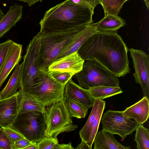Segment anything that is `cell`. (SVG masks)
<instances>
[{"instance_id": "484cf974", "label": "cell", "mask_w": 149, "mask_h": 149, "mask_svg": "<svg viewBox=\"0 0 149 149\" xmlns=\"http://www.w3.org/2000/svg\"><path fill=\"white\" fill-rule=\"evenodd\" d=\"M65 102L71 117L78 119L84 118L88 113V109L81 103L72 99L65 100Z\"/></svg>"}, {"instance_id": "ba28073f", "label": "cell", "mask_w": 149, "mask_h": 149, "mask_svg": "<svg viewBox=\"0 0 149 149\" xmlns=\"http://www.w3.org/2000/svg\"><path fill=\"white\" fill-rule=\"evenodd\" d=\"M46 110L45 136L57 138L60 131L72 124L65 99L54 102Z\"/></svg>"}, {"instance_id": "8d00e7d4", "label": "cell", "mask_w": 149, "mask_h": 149, "mask_svg": "<svg viewBox=\"0 0 149 149\" xmlns=\"http://www.w3.org/2000/svg\"><path fill=\"white\" fill-rule=\"evenodd\" d=\"M37 143L32 142L24 149H37Z\"/></svg>"}, {"instance_id": "2e32d148", "label": "cell", "mask_w": 149, "mask_h": 149, "mask_svg": "<svg viewBox=\"0 0 149 149\" xmlns=\"http://www.w3.org/2000/svg\"><path fill=\"white\" fill-rule=\"evenodd\" d=\"M97 31L94 23L85 27L77 37L62 50L55 60L77 52L87 39Z\"/></svg>"}, {"instance_id": "f546056e", "label": "cell", "mask_w": 149, "mask_h": 149, "mask_svg": "<svg viewBox=\"0 0 149 149\" xmlns=\"http://www.w3.org/2000/svg\"><path fill=\"white\" fill-rule=\"evenodd\" d=\"M51 75L61 83L65 84L72 78L73 75L70 73L65 72H49Z\"/></svg>"}, {"instance_id": "9c48e42d", "label": "cell", "mask_w": 149, "mask_h": 149, "mask_svg": "<svg viewBox=\"0 0 149 149\" xmlns=\"http://www.w3.org/2000/svg\"><path fill=\"white\" fill-rule=\"evenodd\" d=\"M102 117V130L118 135L123 139L131 134L139 125L135 120L125 116L123 111L109 110L106 111Z\"/></svg>"}, {"instance_id": "e575fe53", "label": "cell", "mask_w": 149, "mask_h": 149, "mask_svg": "<svg viewBox=\"0 0 149 149\" xmlns=\"http://www.w3.org/2000/svg\"><path fill=\"white\" fill-rule=\"evenodd\" d=\"M75 149H90L87 143L82 140H81V143L79 144Z\"/></svg>"}, {"instance_id": "ffe728a7", "label": "cell", "mask_w": 149, "mask_h": 149, "mask_svg": "<svg viewBox=\"0 0 149 149\" xmlns=\"http://www.w3.org/2000/svg\"><path fill=\"white\" fill-rule=\"evenodd\" d=\"M21 75V65L18 63L6 86L0 92V100L10 97L17 93V89L20 87Z\"/></svg>"}, {"instance_id": "4fadbf2b", "label": "cell", "mask_w": 149, "mask_h": 149, "mask_svg": "<svg viewBox=\"0 0 149 149\" xmlns=\"http://www.w3.org/2000/svg\"><path fill=\"white\" fill-rule=\"evenodd\" d=\"M65 99H72L79 102L88 109L92 107L94 100L88 90L80 87L71 79L65 84L64 91Z\"/></svg>"}, {"instance_id": "83f0119b", "label": "cell", "mask_w": 149, "mask_h": 149, "mask_svg": "<svg viewBox=\"0 0 149 149\" xmlns=\"http://www.w3.org/2000/svg\"><path fill=\"white\" fill-rule=\"evenodd\" d=\"M58 144L57 138L45 136L37 143V149H56Z\"/></svg>"}, {"instance_id": "277c9868", "label": "cell", "mask_w": 149, "mask_h": 149, "mask_svg": "<svg viewBox=\"0 0 149 149\" xmlns=\"http://www.w3.org/2000/svg\"><path fill=\"white\" fill-rule=\"evenodd\" d=\"M84 63L82 69L72 77L86 89L99 86H119L118 77L104 66L93 60Z\"/></svg>"}, {"instance_id": "f35d334b", "label": "cell", "mask_w": 149, "mask_h": 149, "mask_svg": "<svg viewBox=\"0 0 149 149\" xmlns=\"http://www.w3.org/2000/svg\"><path fill=\"white\" fill-rule=\"evenodd\" d=\"M126 1H127V0H125Z\"/></svg>"}, {"instance_id": "1f68e13d", "label": "cell", "mask_w": 149, "mask_h": 149, "mask_svg": "<svg viewBox=\"0 0 149 149\" xmlns=\"http://www.w3.org/2000/svg\"><path fill=\"white\" fill-rule=\"evenodd\" d=\"M11 140L14 143L24 137L19 133L10 126L2 127Z\"/></svg>"}, {"instance_id": "603a6c76", "label": "cell", "mask_w": 149, "mask_h": 149, "mask_svg": "<svg viewBox=\"0 0 149 149\" xmlns=\"http://www.w3.org/2000/svg\"><path fill=\"white\" fill-rule=\"evenodd\" d=\"M106 102L103 100H99L97 109L93 121L90 136L87 144L90 149H92L95 137L97 133L102 114L105 108Z\"/></svg>"}, {"instance_id": "3957f363", "label": "cell", "mask_w": 149, "mask_h": 149, "mask_svg": "<svg viewBox=\"0 0 149 149\" xmlns=\"http://www.w3.org/2000/svg\"><path fill=\"white\" fill-rule=\"evenodd\" d=\"M86 26H79L59 32L42 33L38 63L40 70L48 71L49 65L62 50Z\"/></svg>"}, {"instance_id": "4dcf8cb0", "label": "cell", "mask_w": 149, "mask_h": 149, "mask_svg": "<svg viewBox=\"0 0 149 149\" xmlns=\"http://www.w3.org/2000/svg\"><path fill=\"white\" fill-rule=\"evenodd\" d=\"M12 41L8 39L0 44V70L7 54Z\"/></svg>"}, {"instance_id": "7c38bea8", "label": "cell", "mask_w": 149, "mask_h": 149, "mask_svg": "<svg viewBox=\"0 0 149 149\" xmlns=\"http://www.w3.org/2000/svg\"><path fill=\"white\" fill-rule=\"evenodd\" d=\"M22 47V45L12 40L7 54L0 70V88L12 70L21 61Z\"/></svg>"}, {"instance_id": "ab89813d", "label": "cell", "mask_w": 149, "mask_h": 149, "mask_svg": "<svg viewBox=\"0 0 149 149\" xmlns=\"http://www.w3.org/2000/svg\"></svg>"}, {"instance_id": "8992f818", "label": "cell", "mask_w": 149, "mask_h": 149, "mask_svg": "<svg viewBox=\"0 0 149 149\" xmlns=\"http://www.w3.org/2000/svg\"><path fill=\"white\" fill-rule=\"evenodd\" d=\"M10 127L30 141L38 143L45 136V113L38 111L19 113Z\"/></svg>"}, {"instance_id": "cb8c5ba5", "label": "cell", "mask_w": 149, "mask_h": 149, "mask_svg": "<svg viewBox=\"0 0 149 149\" xmlns=\"http://www.w3.org/2000/svg\"><path fill=\"white\" fill-rule=\"evenodd\" d=\"M99 100H94L92 110L87 121L79 132L80 138L87 144L89 138L92 124L97 109Z\"/></svg>"}, {"instance_id": "44dd1931", "label": "cell", "mask_w": 149, "mask_h": 149, "mask_svg": "<svg viewBox=\"0 0 149 149\" xmlns=\"http://www.w3.org/2000/svg\"><path fill=\"white\" fill-rule=\"evenodd\" d=\"M94 24L98 31H116L124 26L126 22L118 15L106 14L102 19Z\"/></svg>"}, {"instance_id": "9a60e30c", "label": "cell", "mask_w": 149, "mask_h": 149, "mask_svg": "<svg viewBox=\"0 0 149 149\" xmlns=\"http://www.w3.org/2000/svg\"><path fill=\"white\" fill-rule=\"evenodd\" d=\"M124 115L133 119L138 124H143L147 121L149 116L148 97H143L134 104L123 111Z\"/></svg>"}, {"instance_id": "30bf717a", "label": "cell", "mask_w": 149, "mask_h": 149, "mask_svg": "<svg viewBox=\"0 0 149 149\" xmlns=\"http://www.w3.org/2000/svg\"><path fill=\"white\" fill-rule=\"evenodd\" d=\"M132 60L135 82L141 87L143 97L149 95V55L142 50L128 49Z\"/></svg>"}, {"instance_id": "836d02e7", "label": "cell", "mask_w": 149, "mask_h": 149, "mask_svg": "<svg viewBox=\"0 0 149 149\" xmlns=\"http://www.w3.org/2000/svg\"><path fill=\"white\" fill-rule=\"evenodd\" d=\"M74 148L72 147L71 142L67 144H58L56 149H73Z\"/></svg>"}, {"instance_id": "ac0fdd59", "label": "cell", "mask_w": 149, "mask_h": 149, "mask_svg": "<svg viewBox=\"0 0 149 149\" xmlns=\"http://www.w3.org/2000/svg\"><path fill=\"white\" fill-rule=\"evenodd\" d=\"M22 6L16 3L10 7L9 9L0 20V38L22 18Z\"/></svg>"}, {"instance_id": "d4e9b609", "label": "cell", "mask_w": 149, "mask_h": 149, "mask_svg": "<svg viewBox=\"0 0 149 149\" xmlns=\"http://www.w3.org/2000/svg\"><path fill=\"white\" fill-rule=\"evenodd\" d=\"M134 141L138 149H149V129L143 124H139L136 130Z\"/></svg>"}, {"instance_id": "f1b7e54d", "label": "cell", "mask_w": 149, "mask_h": 149, "mask_svg": "<svg viewBox=\"0 0 149 149\" xmlns=\"http://www.w3.org/2000/svg\"><path fill=\"white\" fill-rule=\"evenodd\" d=\"M0 149H15L14 143L1 127H0Z\"/></svg>"}, {"instance_id": "4316f807", "label": "cell", "mask_w": 149, "mask_h": 149, "mask_svg": "<svg viewBox=\"0 0 149 149\" xmlns=\"http://www.w3.org/2000/svg\"><path fill=\"white\" fill-rule=\"evenodd\" d=\"M103 8L105 14L117 15L125 0H98Z\"/></svg>"}, {"instance_id": "5bb4252c", "label": "cell", "mask_w": 149, "mask_h": 149, "mask_svg": "<svg viewBox=\"0 0 149 149\" xmlns=\"http://www.w3.org/2000/svg\"><path fill=\"white\" fill-rule=\"evenodd\" d=\"M17 94L0 100V126H10L18 114Z\"/></svg>"}, {"instance_id": "74e56055", "label": "cell", "mask_w": 149, "mask_h": 149, "mask_svg": "<svg viewBox=\"0 0 149 149\" xmlns=\"http://www.w3.org/2000/svg\"><path fill=\"white\" fill-rule=\"evenodd\" d=\"M144 3H145L147 9L148 10L149 9V0H143Z\"/></svg>"}, {"instance_id": "7402d4cb", "label": "cell", "mask_w": 149, "mask_h": 149, "mask_svg": "<svg viewBox=\"0 0 149 149\" xmlns=\"http://www.w3.org/2000/svg\"><path fill=\"white\" fill-rule=\"evenodd\" d=\"M88 90L94 100H103L123 92L120 86H96Z\"/></svg>"}, {"instance_id": "d590c367", "label": "cell", "mask_w": 149, "mask_h": 149, "mask_svg": "<svg viewBox=\"0 0 149 149\" xmlns=\"http://www.w3.org/2000/svg\"><path fill=\"white\" fill-rule=\"evenodd\" d=\"M17 1H23L24 3H27L28 5L30 6L34 5L35 3L40 1L41 2L42 0H16Z\"/></svg>"}, {"instance_id": "5b68a950", "label": "cell", "mask_w": 149, "mask_h": 149, "mask_svg": "<svg viewBox=\"0 0 149 149\" xmlns=\"http://www.w3.org/2000/svg\"><path fill=\"white\" fill-rule=\"evenodd\" d=\"M40 36L39 33L30 41L27 46L23 61L21 64L20 89L34 97L35 81L40 70L38 60L40 47Z\"/></svg>"}, {"instance_id": "d6a6232c", "label": "cell", "mask_w": 149, "mask_h": 149, "mask_svg": "<svg viewBox=\"0 0 149 149\" xmlns=\"http://www.w3.org/2000/svg\"><path fill=\"white\" fill-rule=\"evenodd\" d=\"M31 142L24 138L15 141L14 144L15 149H24Z\"/></svg>"}, {"instance_id": "52a82bcc", "label": "cell", "mask_w": 149, "mask_h": 149, "mask_svg": "<svg viewBox=\"0 0 149 149\" xmlns=\"http://www.w3.org/2000/svg\"><path fill=\"white\" fill-rule=\"evenodd\" d=\"M65 84H62L48 71L40 70L36 81L35 97L45 107L65 99Z\"/></svg>"}, {"instance_id": "d6986e66", "label": "cell", "mask_w": 149, "mask_h": 149, "mask_svg": "<svg viewBox=\"0 0 149 149\" xmlns=\"http://www.w3.org/2000/svg\"><path fill=\"white\" fill-rule=\"evenodd\" d=\"M114 134L102 130L97 132L93 143L94 149H130V146L122 145L115 139Z\"/></svg>"}, {"instance_id": "e0dca14e", "label": "cell", "mask_w": 149, "mask_h": 149, "mask_svg": "<svg viewBox=\"0 0 149 149\" xmlns=\"http://www.w3.org/2000/svg\"><path fill=\"white\" fill-rule=\"evenodd\" d=\"M18 114L30 111L45 113V106L34 96L23 92H17Z\"/></svg>"}, {"instance_id": "6da1fadb", "label": "cell", "mask_w": 149, "mask_h": 149, "mask_svg": "<svg viewBox=\"0 0 149 149\" xmlns=\"http://www.w3.org/2000/svg\"><path fill=\"white\" fill-rule=\"evenodd\" d=\"M128 49L116 31H98L84 42L77 52L84 61L98 63L118 77L130 73Z\"/></svg>"}, {"instance_id": "7a4b0ae2", "label": "cell", "mask_w": 149, "mask_h": 149, "mask_svg": "<svg viewBox=\"0 0 149 149\" xmlns=\"http://www.w3.org/2000/svg\"><path fill=\"white\" fill-rule=\"evenodd\" d=\"M93 14L94 9L90 6L66 0L46 12L39 23L40 32H59L86 26L93 23Z\"/></svg>"}, {"instance_id": "8fae6325", "label": "cell", "mask_w": 149, "mask_h": 149, "mask_svg": "<svg viewBox=\"0 0 149 149\" xmlns=\"http://www.w3.org/2000/svg\"><path fill=\"white\" fill-rule=\"evenodd\" d=\"M84 61L76 52L54 61L49 65L48 72H68L73 76L81 70Z\"/></svg>"}]
</instances>
